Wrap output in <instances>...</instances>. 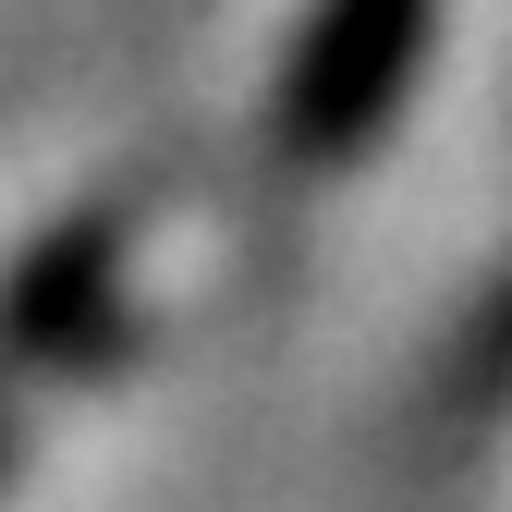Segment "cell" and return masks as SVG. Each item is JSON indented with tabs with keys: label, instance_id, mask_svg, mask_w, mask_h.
Instances as JSON below:
<instances>
[{
	"label": "cell",
	"instance_id": "1",
	"mask_svg": "<svg viewBox=\"0 0 512 512\" xmlns=\"http://www.w3.org/2000/svg\"><path fill=\"white\" fill-rule=\"evenodd\" d=\"M122 342H135V196H74L0 269V366L25 391H61Z\"/></svg>",
	"mask_w": 512,
	"mask_h": 512
},
{
	"label": "cell",
	"instance_id": "2",
	"mask_svg": "<svg viewBox=\"0 0 512 512\" xmlns=\"http://www.w3.org/2000/svg\"><path fill=\"white\" fill-rule=\"evenodd\" d=\"M427 13L439 0H305V25L281 49V98H269V135H281L293 171H342L403 110Z\"/></svg>",
	"mask_w": 512,
	"mask_h": 512
},
{
	"label": "cell",
	"instance_id": "3",
	"mask_svg": "<svg viewBox=\"0 0 512 512\" xmlns=\"http://www.w3.org/2000/svg\"><path fill=\"white\" fill-rule=\"evenodd\" d=\"M25 403H37V391H25L13 366H0V476H13V439H25Z\"/></svg>",
	"mask_w": 512,
	"mask_h": 512
}]
</instances>
